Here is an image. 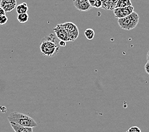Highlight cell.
Here are the masks:
<instances>
[{
	"instance_id": "obj_7",
	"label": "cell",
	"mask_w": 149,
	"mask_h": 132,
	"mask_svg": "<svg viewBox=\"0 0 149 132\" xmlns=\"http://www.w3.org/2000/svg\"><path fill=\"white\" fill-rule=\"evenodd\" d=\"M73 4L81 12H88L92 8L88 0H73Z\"/></svg>"
},
{
	"instance_id": "obj_21",
	"label": "cell",
	"mask_w": 149,
	"mask_h": 132,
	"mask_svg": "<svg viewBox=\"0 0 149 132\" xmlns=\"http://www.w3.org/2000/svg\"><path fill=\"white\" fill-rule=\"evenodd\" d=\"M147 62H149V51L147 52Z\"/></svg>"
},
{
	"instance_id": "obj_5",
	"label": "cell",
	"mask_w": 149,
	"mask_h": 132,
	"mask_svg": "<svg viewBox=\"0 0 149 132\" xmlns=\"http://www.w3.org/2000/svg\"><path fill=\"white\" fill-rule=\"evenodd\" d=\"M113 13L117 19H123L130 15L134 12V7L133 6L125 7V8H118L113 10Z\"/></svg>"
},
{
	"instance_id": "obj_9",
	"label": "cell",
	"mask_w": 149,
	"mask_h": 132,
	"mask_svg": "<svg viewBox=\"0 0 149 132\" xmlns=\"http://www.w3.org/2000/svg\"><path fill=\"white\" fill-rule=\"evenodd\" d=\"M102 3V8L113 10L116 8L118 0H100Z\"/></svg>"
},
{
	"instance_id": "obj_12",
	"label": "cell",
	"mask_w": 149,
	"mask_h": 132,
	"mask_svg": "<svg viewBox=\"0 0 149 132\" xmlns=\"http://www.w3.org/2000/svg\"><path fill=\"white\" fill-rule=\"evenodd\" d=\"M133 6L130 0H118L116 3V8H125V7Z\"/></svg>"
},
{
	"instance_id": "obj_17",
	"label": "cell",
	"mask_w": 149,
	"mask_h": 132,
	"mask_svg": "<svg viewBox=\"0 0 149 132\" xmlns=\"http://www.w3.org/2000/svg\"><path fill=\"white\" fill-rule=\"evenodd\" d=\"M127 132H141V130L138 126H132L127 130Z\"/></svg>"
},
{
	"instance_id": "obj_19",
	"label": "cell",
	"mask_w": 149,
	"mask_h": 132,
	"mask_svg": "<svg viewBox=\"0 0 149 132\" xmlns=\"http://www.w3.org/2000/svg\"><path fill=\"white\" fill-rule=\"evenodd\" d=\"M6 15V12L4 10H3L1 6H0V16Z\"/></svg>"
},
{
	"instance_id": "obj_1",
	"label": "cell",
	"mask_w": 149,
	"mask_h": 132,
	"mask_svg": "<svg viewBox=\"0 0 149 132\" xmlns=\"http://www.w3.org/2000/svg\"><path fill=\"white\" fill-rule=\"evenodd\" d=\"M40 50L42 55L47 57H53L57 54L60 50V46L54 34H51L48 36L42 39Z\"/></svg>"
},
{
	"instance_id": "obj_3",
	"label": "cell",
	"mask_w": 149,
	"mask_h": 132,
	"mask_svg": "<svg viewBox=\"0 0 149 132\" xmlns=\"http://www.w3.org/2000/svg\"><path fill=\"white\" fill-rule=\"evenodd\" d=\"M140 17L138 14L133 12L130 15L118 20L119 26L124 30L130 31L135 28L139 22Z\"/></svg>"
},
{
	"instance_id": "obj_13",
	"label": "cell",
	"mask_w": 149,
	"mask_h": 132,
	"mask_svg": "<svg viewBox=\"0 0 149 132\" xmlns=\"http://www.w3.org/2000/svg\"><path fill=\"white\" fill-rule=\"evenodd\" d=\"M17 19H18L19 22L20 23L24 24L27 22L28 19H29V15L27 13H23V14H19L18 17H17Z\"/></svg>"
},
{
	"instance_id": "obj_11",
	"label": "cell",
	"mask_w": 149,
	"mask_h": 132,
	"mask_svg": "<svg viewBox=\"0 0 149 132\" xmlns=\"http://www.w3.org/2000/svg\"><path fill=\"white\" fill-rule=\"evenodd\" d=\"M28 6L26 3H22L21 4L17 5L16 7L17 12L18 14H23L26 13L28 11Z\"/></svg>"
},
{
	"instance_id": "obj_4",
	"label": "cell",
	"mask_w": 149,
	"mask_h": 132,
	"mask_svg": "<svg viewBox=\"0 0 149 132\" xmlns=\"http://www.w3.org/2000/svg\"><path fill=\"white\" fill-rule=\"evenodd\" d=\"M62 26L68 34L69 41L76 40L79 36V30L76 25L72 22H65L64 24H62Z\"/></svg>"
},
{
	"instance_id": "obj_20",
	"label": "cell",
	"mask_w": 149,
	"mask_h": 132,
	"mask_svg": "<svg viewBox=\"0 0 149 132\" xmlns=\"http://www.w3.org/2000/svg\"><path fill=\"white\" fill-rule=\"evenodd\" d=\"M58 45L60 46H66V42L63 41H60L58 42Z\"/></svg>"
},
{
	"instance_id": "obj_14",
	"label": "cell",
	"mask_w": 149,
	"mask_h": 132,
	"mask_svg": "<svg viewBox=\"0 0 149 132\" xmlns=\"http://www.w3.org/2000/svg\"><path fill=\"white\" fill-rule=\"evenodd\" d=\"M84 35L88 40H91L94 38L95 32L92 29H87L84 31Z\"/></svg>"
},
{
	"instance_id": "obj_15",
	"label": "cell",
	"mask_w": 149,
	"mask_h": 132,
	"mask_svg": "<svg viewBox=\"0 0 149 132\" xmlns=\"http://www.w3.org/2000/svg\"><path fill=\"white\" fill-rule=\"evenodd\" d=\"M91 7H95L97 8H102V3L100 0H88Z\"/></svg>"
},
{
	"instance_id": "obj_6",
	"label": "cell",
	"mask_w": 149,
	"mask_h": 132,
	"mask_svg": "<svg viewBox=\"0 0 149 132\" xmlns=\"http://www.w3.org/2000/svg\"><path fill=\"white\" fill-rule=\"evenodd\" d=\"M54 31L56 34V36L60 41H69L68 34H67L66 30L62 26V24H58L56 27L54 28Z\"/></svg>"
},
{
	"instance_id": "obj_10",
	"label": "cell",
	"mask_w": 149,
	"mask_h": 132,
	"mask_svg": "<svg viewBox=\"0 0 149 132\" xmlns=\"http://www.w3.org/2000/svg\"><path fill=\"white\" fill-rule=\"evenodd\" d=\"M10 124L15 132H33L32 128L19 126L12 123H10Z\"/></svg>"
},
{
	"instance_id": "obj_8",
	"label": "cell",
	"mask_w": 149,
	"mask_h": 132,
	"mask_svg": "<svg viewBox=\"0 0 149 132\" xmlns=\"http://www.w3.org/2000/svg\"><path fill=\"white\" fill-rule=\"evenodd\" d=\"M17 5L16 0H1L0 6L5 10V12H10L15 8Z\"/></svg>"
},
{
	"instance_id": "obj_2",
	"label": "cell",
	"mask_w": 149,
	"mask_h": 132,
	"mask_svg": "<svg viewBox=\"0 0 149 132\" xmlns=\"http://www.w3.org/2000/svg\"><path fill=\"white\" fill-rule=\"evenodd\" d=\"M8 120L10 123H12L17 125L24 127L34 128L36 127L38 124L32 117L18 112H13L8 116Z\"/></svg>"
},
{
	"instance_id": "obj_18",
	"label": "cell",
	"mask_w": 149,
	"mask_h": 132,
	"mask_svg": "<svg viewBox=\"0 0 149 132\" xmlns=\"http://www.w3.org/2000/svg\"><path fill=\"white\" fill-rule=\"evenodd\" d=\"M145 71L148 74H149V62H147L145 65Z\"/></svg>"
},
{
	"instance_id": "obj_16",
	"label": "cell",
	"mask_w": 149,
	"mask_h": 132,
	"mask_svg": "<svg viewBox=\"0 0 149 132\" xmlns=\"http://www.w3.org/2000/svg\"><path fill=\"white\" fill-rule=\"evenodd\" d=\"M8 22V18L6 15H3L0 16V25L3 26V25H5Z\"/></svg>"
}]
</instances>
